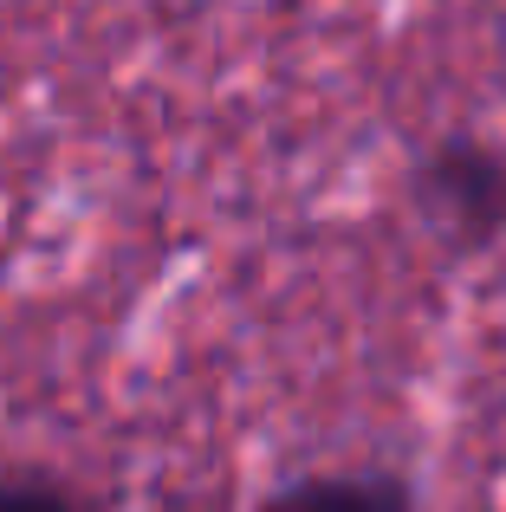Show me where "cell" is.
<instances>
[{
	"mask_svg": "<svg viewBox=\"0 0 506 512\" xmlns=\"http://www.w3.org/2000/svg\"><path fill=\"white\" fill-rule=\"evenodd\" d=\"M0 512H65L59 500H52V493H0Z\"/></svg>",
	"mask_w": 506,
	"mask_h": 512,
	"instance_id": "obj_2",
	"label": "cell"
},
{
	"mask_svg": "<svg viewBox=\"0 0 506 512\" xmlns=\"http://www.w3.org/2000/svg\"><path fill=\"white\" fill-rule=\"evenodd\" d=\"M273 512H403V500L390 487H370V480H331V487H305L299 500Z\"/></svg>",
	"mask_w": 506,
	"mask_h": 512,
	"instance_id": "obj_1",
	"label": "cell"
}]
</instances>
